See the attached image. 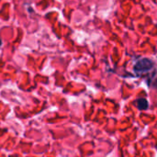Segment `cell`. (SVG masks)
<instances>
[{
  "mask_svg": "<svg viewBox=\"0 0 157 157\" xmlns=\"http://www.w3.org/2000/svg\"><path fill=\"white\" fill-rule=\"evenodd\" d=\"M155 63L152 60L148 58H144L138 61L134 65V71L137 73H144L150 71L154 67Z\"/></svg>",
  "mask_w": 157,
  "mask_h": 157,
  "instance_id": "1",
  "label": "cell"
},
{
  "mask_svg": "<svg viewBox=\"0 0 157 157\" xmlns=\"http://www.w3.org/2000/svg\"><path fill=\"white\" fill-rule=\"evenodd\" d=\"M148 106H149L148 101H147L145 98H139V99L137 100V107H138L139 109H141V110H145V109H148Z\"/></svg>",
  "mask_w": 157,
  "mask_h": 157,
  "instance_id": "2",
  "label": "cell"
},
{
  "mask_svg": "<svg viewBox=\"0 0 157 157\" xmlns=\"http://www.w3.org/2000/svg\"><path fill=\"white\" fill-rule=\"evenodd\" d=\"M1 44H2V40H1V39H0V46H1Z\"/></svg>",
  "mask_w": 157,
  "mask_h": 157,
  "instance_id": "3",
  "label": "cell"
}]
</instances>
